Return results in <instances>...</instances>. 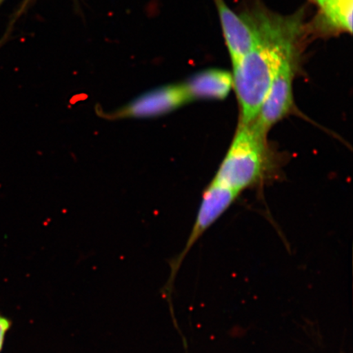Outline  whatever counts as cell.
Masks as SVG:
<instances>
[{"label": "cell", "mask_w": 353, "mask_h": 353, "mask_svg": "<svg viewBox=\"0 0 353 353\" xmlns=\"http://www.w3.org/2000/svg\"><path fill=\"white\" fill-rule=\"evenodd\" d=\"M251 20V19H250ZM259 42L233 65V85L240 105L241 125H252L284 57L294 51L296 26L285 20L252 19Z\"/></svg>", "instance_id": "1"}, {"label": "cell", "mask_w": 353, "mask_h": 353, "mask_svg": "<svg viewBox=\"0 0 353 353\" xmlns=\"http://www.w3.org/2000/svg\"><path fill=\"white\" fill-rule=\"evenodd\" d=\"M272 160L267 136L252 125H239L213 181L237 192L262 182Z\"/></svg>", "instance_id": "2"}, {"label": "cell", "mask_w": 353, "mask_h": 353, "mask_svg": "<svg viewBox=\"0 0 353 353\" xmlns=\"http://www.w3.org/2000/svg\"><path fill=\"white\" fill-rule=\"evenodd\" d=\"M190 101L192 99L185 83L170 85L145 92L112 112H105L98 109L97 112L100 117L108 121L154 118L174 112Z\"/></svg>", "instance_id": "3"}, {"label": "cell", "mask_w": 353, "mask_h": 353, "mask_svg": "<svg viewBox=\"0 0 353 353\" xmlns=\"http://www.w3.org/2000/svg\"><path fill=\"white\" fill-rule=\"evenodd\" d=\"M294 55V51L290 52L281 61L259 116L253 123L256 129L265 136L293 109Z\"/></svg>", "instance_id": "4"}, {"label": "cell", "mask_w": 353, "mask_h": 353, "mask_svg": "<svg viewBox=\"0 0 353 353\" xmlns=\"http://www.w3.org/2000/svg\"><path fill=\"white\" fill-rule=\"evenodd\" d=\"M238 193L226 187L222 186L214 181H212L203 195L200 209H199L195 224L192 228L186 246L178 257L170 263L171 275L168 282L167 289H170L176 272L182 264L183 259L189 252L194 244L199 240L203 234L208 229L216 220H217L228 207L232 204L237 197Z\"/></svg>", "instance_id": "5"}, {"label": "cell", "mask_w": 353, "mask_h": 353, "mask_svg": "<svg viewBox=\"0 0 353 353\" xmlns=\"http://www.w3.org/2000/svg\"><path fill=\"white\" fill-rule=\"evenodd\" d=\"M219 14L232 64L253 50L259 42L257 30L249 17L236 14L223 1L217 0Z\"/></svg>", "instance_id": "6"}, {"label": "cell", "mask_w": 353, "mask_h": 353, "mask_svg": "<svg viewBox=\"0 0 353 353\" xmlns=\"http://www.w3.org/2000/svg\"><path fill=\"white\" fill-rule=\"evenodd\" d=\"M190 98L196 99H226L232 85V74L219 69H210L195 74L185 83Z\"/></svg>", "instance_id": "7"}, {"label": "cell", "mask_w": 353, "mask_h": 353, "mask_svg": "<svg viewBox=\"0 0 353 353\" xmlns=\"http://www.w3.org/2000/svg\"><path fill=\"white\" fill-rule=\"evenodd\" d=\"M315 2L331 28L352 32L353 0H315Z\"/></svg>", "instance_id": "8"}, {"label": "cell", "mask_w": 353, "mask_h": 353, "mask_svg": "<svg viewBox=\"0 0 353 353\" xmlns=\"http://www.w3.org/2000/svg\"><path fill=\"white\" fill-rule=\"evenodd\" d=\"M12 326V321L10 319H7L0 314V353H1L3 347L4 341L8 330H10Z\"/></svg>", "instance_id": "9"}, {"label": "cell", "mask_w": 353, "mask_h": 353, "mask_svg": "<svg viewBox=\"0 0 353 353\" xmlns=\"http://www.w3.org/2000/svg\"><path fill=\"white\" fill-rule=\"evenodd\" d=\"M30 1V0H25V1H24V6H22V8H24L26 7V4H28Z\"/></svg>", "instance_id": "10"}, {"label": "cell", "mask_w": 353, "mask_h": 353, "mask_svg": "<svg viewBox=\"0 0 353 353\" xmlns=\"http://www.w3.org/2000/svg\"><path fill=\"white\" fill-rule=\"evenodd\" d=\"M6 1V0H0V7L2 6V4Z\"/></svg>", "instance_id": "11"}]
</instances>
